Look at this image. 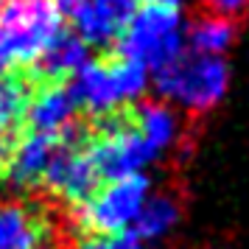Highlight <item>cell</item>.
I'll return each mask as SVG.
<instances>
[{
  "mask_svg": "<svg viewBox=\"0 0 249 249\" xmlns=\"http://www.w3.org/2000/svg\"><path fill=\"white\" fill-rule=\"evenodd\" d=\"M56 0H0V70H31L62 31Z\"/></svg>",
  "mask_w": 249,
  "mask_h": 249,
  "instance_id": "6da1fadb",
  "label": "cell"
},
{
  "mask_svg": "<svg viewBox=\"0 0 249 249\" xmlns=\"http://www.w3.org/2000/svg\"><path fill=\"white\" fill-rule=\"evenodd\" d=\"M146 84L148 76L143 65L118 51H107L104 56L81 65L70 81V92L76 98V107L84 109L87 118H95L132 104L137 95H143Z\"/></svg>",
  "mask_w": 249,
  "mask_h": 249,
  "instance_id": "7a4b0ae2",
  "label": "cell"
},
{
  "mask_svg": "<svg viewBox=\"0 0 249 249\" xmlns=\"http://www.w3.org/2000/svg\"><path fill=\"white\" fill-rule=\"evenodd\" d=\"M227 65L221 56L210 53H179L165 68L157 70L154 87L165 101L177 104L188 112H207L227 92Z\"/></svg>",
  "mask_w": 249,
  "mask_h": 249,
  "instance_id": "3957f363",
  "label": "cell"
},
{
  "mask_svg": "<svg viewBox=\"0 0 249 249\" xmlns=\"http://www.w3.org/2000/svg\"><path fill=\"white\" fill-rule=\"evenodd\" d=\"M148 199V177L129 174L121 179L104 182L87 202L73 210V232L79 238L121 235L135 224L143 202Z\"/></svg>",
  "mask_w": 249,
  "mask_h": 249,
  "instance_id": "277c9868",
  "label": "cell"
},
{
  "mask_svg": "<svg viewBox=\"0 0 249 249\" xmlns=\"http://www.w3.org/2000/svg\"><path fill=\"white\" fill-rule=\"evenodd\" d=\"M182 39H185V28L177 9L146 6L135 12L115 51L143 65L146 70H160L182 53Z\"/></svg>",
  "mask_w": 249,
  "mask_h": 249,
  "instance_id": "5b68a950",
  "label": "cell"
},
{
  "mask_svg": "<svg viewBox=\"0 0 249 249\" xmlns=\"http://www.w3.org/2000/svg\"><path fill=\"white\" fill-rule=\"evenodd\" d=\"M0 249H59L53 210L42 202H0Z\"/></svg>",
  "mask_w": 249,
  "mask_h": 249,
  "instance_id": "8992f818",
  "label": "cell"
},
{
  "mask_svg": "<svg viewBox=\"0 0 249 249\" xmlns=\"http://www.w3.org/2000/svg\"><path fill=\"white\" fill-rule=\"evenodd\" d=\"M137 12V0H84L73 17V31L87 48L115 51Z\"/></svg>",
  "mask_w": 249,
  "mask_h": 249,
  "instance_id": "52a82bcc",
  "label": "cell"
},
{
  "mask_svg": "<svg viewBox=\"0 0 249 249\" xmlns=\"http://www.w3.org/2000/svg\"><path fill=\"white\" fill-rule=\"evenodd\" d=\"M59 140H62V132L59 135H48V132L23 129L17 135L14 151H12V157H9V165L3 171V179L0 182L12 185L17 191L39 188L48 165H51V160H53V154H56V148H59Z\"/></svg>",
  "mask_w": 249,
  "mask_h": 249,
  "instance_id": "ba28073f",
  "label": "cell"
},
{
  "mask_svg": "<svg viewBox=\"0 0 249 249\" xmlns=\"http://www.w3.org/2000/svg\"><path fill=\"white\" fill-rule=\"evenodd\" d=\"M76 112H79V107H76V98L70 92V84H42V81H34V92H31V101H28L23 129L59 135V132H65L76 121Z\"/></svg>",
  "mask_w": 249,
  "mask_h": 249,
  "instance_id": "9c48e42d",
  "label": "cell"
},
{
  "mask_svg": "<svg viewBox=\"0 0 249 249\" xmlns=\"http://www.w3.org/2000/svg\"><path fill=\"white\" fill-rule=\"evenodd\" d=\"M84 62H87L84 39L76 31L62 28L51 39V45L42 51V56L36 59V65L31 70H25V73L34 81H42V84H70Z\"/></svg>",
  "mask_w": 249,
  "mask_h": 249,
  "instance_id": "30bf717a",
  "label": "cell"
},
{
  "mask_svg": "<svg viewBox=\"0 0 249 249\" xmlns=\"http://www.w3.org/2000/svg\"><path fill=\"white\" fill-rule=\"evenodd\" d=\"M34 81L25 70H0V135H20Z\"/></svg>",
  "mask_w": 249,
  "mask_h": 249,
  "instance_id": "8fae6325",
  "label": "cell"
},
{
  "mask_svg": "<svg viewBox=\"0 0 249 249\" xmlns=\"http://www.w3.org/2000/svg\"><path fill=\"white\" fill-rule=\"evenodd\" d=\"M132 115H135V124L140 129V135L146 140L154 154L168 151L177 137H179V118L177 112L157 101H143V104H132Z\"/></svg>",
  "mask_w": 249,
  "mask_h": 249,
  "instance_id": "7c38bea8",
  "label": "cell"
},
{
  "mask_svg": "<svg viewBox=\"0 0 249 249\" xmlns=\"http://www.w3.org/2000/svg\"><path fill=\"white\" fill-rule=\"evenodd\" d=\"M177 221H179V202L168 193H157L143 202L129 232H135L140 241H157L165 232H171Z\"/></svg>",
  "mask_w": 249,
  "mask_h": 249,
  "instance_id": "4fadbf2b",
  "label": "cell"
},
{
  "mask_svg": "<svg viewBox=\"0 0 249 249\" xmlns=\"http://www.w3.org/2000/svg\"><path fill=\"white\" fill-rule=\"evenodd\" d=\"M235 20L232 17H221V14H202L196 17L191 25V45L196 53H210V56H218L224 53L227 48L232 45L235 39Z\"/></svg>",
  "mask_w": 249,
  "mask_h": 249,
  "instance_id": "5bb4252c",
  "label": "cell"
},
{
  "mask_svg": "<svg viewBox=\"0 0 249 249\" xmlns=\"http://www.w3.org/2000/svg\"><path fill=\"white\" fill-rule=\"evenodd\" d=\"M70 249H143V241L135 232H121V235H104V238H92L84 235L79 238Z\"/></svg>",
  "mask_w": 249,
  "mask_h": 249,
  "instance_id": "9a60e30c",
  "label": "cell"
},
{
  "mask_svg": "<svg viewBox=\"0 0 249 249\" xmlns=\"http://www.w3.org/2000/svg\"><path fill=\"white\" fill-rule=\"evenodd\" d=\"M204 14H221V17H235L249 6V0H199Z\"/></svg>",
  "mask_w": 249,
  "mask_h": 249,
  "instance_id": "2e32d148",
  "label": "cell"
},
{
  "mask_svg": "<svg viewBox=\"0 0 249 249\" xmlns=\"http://www.w3.org/2000/svg\"><path fill=\"white\" fill-rule=\"evenodd\" d=\"M14 143H17V135H0V179H3V171L9 165V157L14 151Z\"/></svg>",
  "mask_w": 249,
  "mask_h": 249,
  "instance_id": "e0dca14e",
  "label": "cell"
},
{
  "mask_svg": "<svg viewBox=\"0 0 249 249\" xmlns=\"http://www.w3.org/2000/svg\"><path fill=\"white\" fill-rule=\"evenodd\" d=\"M146 6H171V9H177L182 0H143Z\"/></svg>",
  "mask_w": 249,
  "mask_h": 249,
  "instance_id": "ac0fdd59",
  "label": "cell"
}]
</instances>
